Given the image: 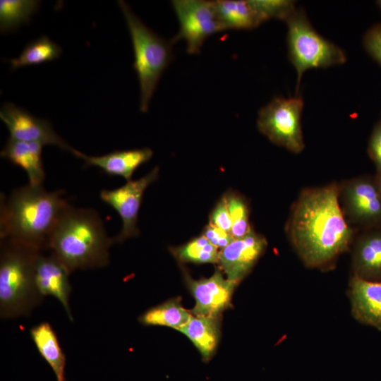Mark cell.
Masks as SVG:
<instances>
[{"label":"cell","instance_id":"cell-24","mask_svg":"<svg viewBox=\"0 0 381 381\" xmlns=\"http://www.w3.org/2000/svg\"><path fill=\"white\" fill-rule=\"evenodd\" d=\"M40 5L35 0H1L0 30L11 32L30 21Z\"/></svg>","mask_w":381,"mask_h":381},{"label":"cell","instance_id":"cell-10","mask_svg":"<svg viewBox=\"0 0 381 381\" xmlns=\"http://www.w3.org/2000/svg\"><path fill=\"white\" fill-rule=\"evenodd\" d=\"M158 173L159 168L155 167L138 180L127 181L125 185L115 189L100 191V199L116 210L122 221L120 232L112 237L114 244L123 243L140 234L137 223L143 196L147 186L157 179Z\"/></svg>","mask_w":381,"mask_h":381},{"label":"cell","instance_id":"cell-29","mask_svg":"<svg viewBox=\"0 0 381 381\" xmlns=\"http://www.w3.org/2000/svg\"><path fill=\"white\" fill-rule=\"evenodd\" d=\"M364 45L369 54L381 64V24L375 25L367 32Z\"/></svg>","mask_w":381,"mask_h":381},{"label":"cell","instance_id":"cell-18","mask_svg":"<svg viewBox=\"0 0 381 381\" xmlns=\"http://www.w3.org/2000/svg\"><path fill=\"white\" fill-rule=\"evenodd\" d=\"M43 145L8 138L1 151V157L22 168L28 175L29 183L42 186L45 179L42 152Z\"/></svg>","mask_w":381,"mask_h":381},{"label":"cell","instance_id":"cell-20","mask_svg":"<svg viewBox=\"0 0 381 381\" xmlns=\"http://www.w3.org/2000/svg\"><path fill=\"white\" fill-rule=\"evenodd\" d=\"M179 331L191 341L204 360L212 356L219 339L218 317L192 315Z\"/></svg>","mask_w":381,"mask_h":381},{"label":"cell","instance_id":"cell-12","mask_svg":"<svg viewBox=\"0 0 381 381\" xmlns=\"http://www.w3.org/2000/svg\"><path fill=\"white\" fill-rule=\"evenodd\" d=\"M267 245L266 238L252 229L221 249L217 263L228 279L238 283L250 272Z\"/></svg>","mask_w":381,"mask_h":381},{"label":"cell","instance_id":"cell-26","mask_svg":"<svg viewBox=\"0 0 381 381\" xmlns=\"http://www.w3.org/2000/svg\"><path fill=\"white\" fill-rule=\"evenodd\" d=\"M224 196L232 222L231 234L234 239L242 238L252 229L248 203L242 195L233 191Z\"/></svg>","mask_w":381,"mask_h":381},{"label":"cell","instance_id":"cell-15","mask_svg":"<svg viewBox=\"0 0 381 381\" xmlns=\"http://www.w3.org/2000/svg\"><path fill=\"white\" fill-rule=\"evenodd\" d=\"M347 294L353 318L381 331V282L352 275Z\"/></svg>","mask_w":381,"mask_h":381},{"label":"cell","instance_id":"cell-8","mask_svg":"<svg viewBox=\"0 0 381 381\" xmlns=\"http://www.w3.org/2000/svg\"><path fill=\"white\" fill-rule=\"evenodd\" d=\"M172 6L179 30L171 40H184L190 54L200 52L205 40L210 35L226 30L216 10L214 1L174 0Z\"/></svg>","mask_w":381,"mask_h":381},{"label":"cell","instance_id":"cell-3","mask_svg":"<svg viewBox=\"0 0 381 381\" xmlns=\"http://www.w3.org/2000/svg\"><path fill=\"white\" fill-rule=\"evenodd\" d=\"M99 213L68 204L50 237L48 249L73 272L106 267L113 245Z\"/></svg>","mask_w":381,"mask_h":381},{"label":"cell","instance_id":"cell-21","mask_svg":"<svg viewBox=\"0 0 381 381\" xmlns=\"http://www.w3.org/2000/svg\"><path fill=\"white\" fill-rule=\"evenodd\" d=\"M214 4L225 30H249L261 24L248 0H219Z\"/></svg>","mask_w":381,"mask_h":381},{"label":"cell","instance_id":"cell-17","mask_svg":"<svg viewBox=\"0 0 381 381\" xmlns=\"http://www.w3.org/2000/svg\"><path fill=\"white\" fill-rule=\"evenodd\" d=\"M72 154L84 161V166L95 167L109 176H118L127 181L131 180L134 171L153 155L150 148L114 150L100 156L87 155L75 149Z\"/></svg>","mask_w":381,"mask_h":381},{"label":"cell","instance_id":"cell-28","mask_svg":"<svg viewBox=\"0 0 381 381\" xmlns=\"http://www.w3.org/2000/svg\"><path fill=\"white\" fill-rule=\"evenodd\" d=\"M210 224L231 234L232 222L224 196L219 200L212 211Z\"/></svg>","mask_w":381,"mask_h":381},{"label":"cell","instance_id":"cell-6","mask_svg":"<svg viewBox=\"0 0 381 381\" xmlns=\"http://www.w3.org/2000/svg\"><path fill=\"white\" fill-rule=\"evenodd\" d=\"M285 21L288 26L289 56L297 72L296 91L306 70L327 68L346 61L344 52L320 36L302 11L295 9Z\"/></svg>","mask_w":381,"mask_h":381},{"label":"cell","instance_id":"cell-33","mask_svg":"<svg viewBox=\"0 0 381 381\" xmlns=\"http://www.w3.org/2000/svg\"><path fill=\"white\" fill-rule=\"evenodd\" d=\"M377 5H378V6L380 7V8H381V0L377 1Z\"/></svg>","mask_w":381,"mask_h":381},{"label":"cell","instance_id":"cell-11","mask_svg":"<svg viewBox=\"0 0 381 381\" xmlns=\"http://www.w3.org/2000/svg\"><path fill=\"white\" fill-rule=\"evenodd\" d=\"M0 118L6 126L11 139L54 145L71 153L74 150L55 131L50 122L33 116L13 103L6 102L1 106Z\"/></svg>","mask_w":381,"mask_h":381},{"label":"cell","instance_id":"cell-14","mask_svg":"<svg viewBox=\"0 0 381 381\" xmlns=\"http://www.w3.org/2000/svg\"><path fill=\"white\" fill-rule=\"evenodd\" d=\"M71 272L67 267L50 252L49 255H40L36 265L35 282L40 293L56 298L64 307L68 318L73 315L69 305L71 285L69 282Z\"/></svg>","mask_w":381,"mask_h":381},{"label":"cell","instance_id":"cell-2","mask_svg":"<svg viewBox=\"0 0 381 381\" xmlns=\"http://www.w3.org/2000/svg\"><path fill=\"white\" fill-rule=\"evenodd\" d=\"M65 191H48L30 183L1 195L0 238L13 239L41 250L48 244L61 213L68 204Z\"/></svg>","mask_w":381,"mask_h":381},{"label":"cell","instance_id":"cell-32","mask_svg":"<svg viewBox=\"0 0 381 381\" xmlns=\"http://www.w3.org/2000/svg\"><path fill=\"white\" fill-rule=\"evenodd\" d=\"M375 179L376 183L377 185V187H378L379 191L380 193V195H381V172L376 174V175L375 176Z\"/></svg>","mask_w":381,"mask_h":381},{"label":"cell","instance_id":"cell-4","mask_svg":"<svg viewBox=\"0 0 381 381\" xmlns=\"http://www.w3.org/2000/svg\"><path fill=\"white\" fill-rule=\"evenodd\" d=\"M42 250L13 239H1L0 317H26L42 301L35 282L37 261Z\"/></svg>","mask_w":381,"mask_h":381},{"label":"cell","instance_id":"cell-9","mask_svg":"<svg viewBox=\"0 0 381 381\" xmlns=\"http://www.w3.org/2000/svg\"><path fill=\"white\" fill-rule=\"evenodd\" d=\"M339 185L340 205L349 223L365 230L379 228L381 195L375 177H356Z\"/></svg>","mask_w":381,"mask_h":381},{"label":"cell","instance_id":"cell-23","mask_svg":"<svg viewBox=\"0 0 381 381\" xmlns=\"http://www.w3.org/2000/svg\"><path fill=\"white\" fill-rule=\"evenodd\" d=\"M62 52L61 47L47 36L30 42L18 57L10 59L11 70L40 65L58 59Z\"/></svg>","mask_w":381,"mask_h":381},{"label":"cell","instance_id":"cell-19","mask_svg":"<svg viewBox=\"0 0 381 381\" xmlns=\"http://www.w3.org/2000/svg\"><path fill=\"white\" fill-rule=\"evenodd\" d=\"M30 336L40 354L52 369L57 381H66V359L57 335L49 322H41L30 329Z\"/></svg>","mask_w":381,"mask_h":381},{"label":"cell","instance_id":"cell-1","mask_svg":"<svg viewBox=\"0 0 381 381\" xmlns=\"http://www.w3.org/2000/svg\"><path fill=\"white\" fill-rule=\"evenodd\" d=\"M339 191L337 183L304 188L291 207L285 231L307 267L332 269L352 246L354 231L341 209Z\"/></svg>","mask_w":381,"mask_h":381},{"label":"cell","instance_id":"cell-13","mask_svg":"<svg viewBox=\"0 0 381 381\" xmlns=\"http://www.w3.org/2000/svg\"><path fill=\"white\" fill-rule=\"evenodd\" d=\"M186 280L195 300L191 313L198 316L218 317L229 306L237 284L224 278L220 269H217L210 277L198 280L186 274Z\"/></svg>","mask_w":381,"mask_h":381},{"label":"cell","instance_id":"cell-25","mask_svg":"<svg viewBox=\"0 0 381 381\" xmlns=\"http://www.w3.org/2000/svg\"><path fill=\"white\" fill-rule=\"evenodd\" d=\"M176 258L181 262L194 263H217L219 251L206 237L201 235L187 243L172 249Z\"/></svg>","mask_w":381,"mask_h":381},{"label":"cell","instance_id":"cell-27","mask_svg":"<svg viewBox=\"0 0 381 381\" xmlns=\"http://www.w3.org/2000/svg\"><path fill=\"white\" fill-rule=\"evenodd\" d=\"M260 23L277 18L286 20L295 11L294 1L289 0H248Z\"/></svg>","mask_w":381,"mask_h":381},{"label":"cell","instance_id":"cell-22","mask_svg":"<svg viewBox=\"0 0 381 381\" xmlns=\"http://www.w3.org/2000/svg\"><path fill=\"white\" fill-rule=\"evenodd\" d=\"M192 315L178 299H171L145 311L139 321L146 326H165L179 330Z\"/></svg>","mask_w":381,"mask_h":381},{"label":"cell","instance_id":"cell-5","mask_svg":"<svg viewBox=\"0 0 381 381\" xmlns=\"http://www.w3.org/2000/svg\"><path fill=\"white\" fill-rule=\"evenodd\" d=\"M132 41L134 63L140 86V111H148L160 78L173 59L172 42L145 25L124 1H118Z\"/></svg>","mask_w":381,"mask_h":381},{"label":"cell","instance_id":"cell-16","mask_svg":"<svg viewBox=\"0 0 381 381\" xmlns=\"http://www.w3.org/2000/svg\"><path fill=\"white\" fill-rule=\"evenodd\" d=\"M352 275L381 282V229L366 230L351 246Z\"/></svg>","mask_w":381,"mask_h":381},{"label":"cell","instance_id":"cell-30","mask_svg":"<svg viewBox=\"0 0 381 381\" xmlns=\"http://www.w3.org/2000/svg\"><path fill=\"white\" fill-rule=\"evenodd\" d=\"M202 235L217 248L221 249L227 246L234 239L231 234L210 223L203 229Z\"/></svg>","mask_w":381,"mask_h":381},{"label":"cell","instance_id":"cell-31","mask_svg":"<svg viewBox=\"0 0 381 381\" xmlns=\"http://www.w3.org/2000/svg\"><path fill=\"white\" fill-rule=\"evenodd\" d=\"M368 153L375 164L377 173L381 172V121L373 128L369 140Z\"/></svg>","mask_w":381,"mask_h":381},{"label":"cell","instance_id":"cell-7","mask_svg":"<svg viewBox=\"0 0 381 381\" xmlns=\"http://www.w3.org/2000/svg\"><path fill=\"white\" fill-rule=\"evenodd\" d=\"M301 97H275L259 112L257 126L271 142L298 154L305 147L301 128Z\"/></svg>","mask_w":381,"mask_h":381}]
</instances>
